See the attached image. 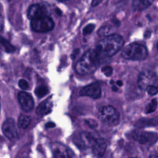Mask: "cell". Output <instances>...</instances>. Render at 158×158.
<instances>
[{"label": "cell", "instance_id": "1f68e13d", "mask_svg": "<svg viewBox=\"0 0 158 158\" xmlns=\"http://www.w3.org/2000/svg\"><path fill=\"white\" fill-rule=\"evenodd\" d=\"M116 84L118 86H122L123 85V83H122V81L121 80H117L116 81Z\"/></svg>", "mask_w": 158, "mask_h": 158}, {"label": "cell", "instance_id": "484cf974", "mask_svg": "<svg viewBox=\"0 0 158 158\" xmlns=\"http://www.w3.org/2000/svg\"><path fill=\"white\" fill-rule=\"evenodd\" d=\"M18 84H19V87L23 90H27L29 89V84L27 81V80H25L24 79H20L19 81Z\"/></svg>", "mask_w": 158, "mask_h": 158}, {"label": "cell", "instance_id": "d6986e66", "mask_svg": "<svg viewBox=\"0 0 158 158\" xmlns=\"http://www.w3.org/2000/svg\"><path fill=\"white\" fill-rule=\"evenodd\" d=\"M0 43L3 46L7 52H12L15 50V48L9 41L1 36H0Z\"/></svg>", "mask_w": 158, "mask_h": 158}, {"label": "cell", "instance_id": "7c38bea8", "mask_svg": "<svg viewBox=\"0 0 158 158\" xmlns=\"http://www.w3.org/2000/svg\"><path fill=\"white\" fill-rule=\"evenodd\" d=\"M52 152L54 158H72L70 151L67 147L59 143L52 144Z\"/></svg>", "mask_w": 158, "mask_h": 158}, {"label": "cell", "instance_id": "f546056e", "mask_svg": "<svg viewBox=\"0 0 158 158\" xmlns=\"http://www.w3.org/2000/svg\"><path fill=\"white\" fill-rule=\"evenodd\" d=\"M4 27V19L0 15V31L3 29Z\"/></svg>", "mask_w": 158, "mask_h": 158}, {"label": "cell", "instance_id": "4dcf8cb0", "mask_svg": "<svg viewBox=\"0 0 158 158\" xmlns=\"http://www.w3.org/2000/svg\"><path fill=\"white\" fill-rule=\"evenodd\" d=\"M78 52H79V49H76L73 51V54L71 55V57H72V59H74V58L75 57L76 55H77V54L78 53Z\"/></svg>", "mask_w": 158, "mask_h": 158}, {"label": "cell", "instance_id": "8d00e7d4", "mask_svg": "<svg viewBox=\"0 0 158 158\" xmlns=\"http://www.w3.org/2000/svg\"><path fill=\"white\" fill-rule=\"evenodd\" d=\"M60 1H65V0H60Z\"/></svg>", "mask_w": 158, "mask_h": 158}, {"label": "cell", "instance_id": "7402d4cb", "mask_svg": "<svg viewBox=\"0 0 158 158\" xmlns=\"http://www.w3.org/2000/svg\"><path fill=\"white\" fill-rule=\"evenodd\" d=\"M48 93V88L44 85H40L36 88L35 93L38 98H42Z\"/></svg>", "mask_w": 158, "mask_h": 158}, {"label": "cell", "instance_id": "f1b7e54d", "mask_svg": "<svg viewBox=\"0 0 158 158\" xmlns=\"http://www.w3.org/2000/svg\"><path fill=\"white\" fill-rule=\"evenodd\" d=\"M56 126V124L54 123V122H48L46 124V128H53Z\"/></svg>", "mask_w": 158, "mask_h": 158}, {"label": "cell", "instance_id": "8fae6325", "mask_svg": "<svg viewBox=\"0 0 158 158\" xmlns=\"http://www.w3.org/2000/svg\"><path fill=\"white\" fill-rule=\"evenodd\" d=\"M47 14L48 11L46 7L41 4L31 5L27 11L28 18L31 20L47 15Z\"/></svg>", "mask_w": 158, "mask_h": 158}, {"label": "cell", "instance_id": "d6a6232c", "mask_svg": "<svg viewBox=\"0 0 158 158\" xmlns=\"http://www.w3.org/2000/svg\"><path fill=\"white\" fill-rule=\"evenodd\" d=\"M112 91H117V89H118V88H117L116 86L113 85V86H112Z\"/></svg>", "mask_w": 158, "mask_h": 158}, {"label": "cell", "instance_id": "ffe728a7", "mask_svg": "<svg viewBox=\"0 0 158 158\" xmlns=\"http://www.w3.org/2000/svg\"><path fill=\"white\" fill-rule=\"evenodd\" d=\"M112 30H113L112 28L110 26L106 25V26H104V27H102L101 28H100L98 30L97 33L99 36L104 38L106 36H107L111 35Z\"/></svg>", "mask_w": 158, "mask_h": 158}, {"label": "cell", "instance_id": "ac0fdd59", "mask_svg": "<svg viewBox=\"0 0 158 158\" xmlns=\"http://www.w3.org/2000/svg\"><path fill=\"white\" fill-rule=\"evenodd\" d=\"M30 122H31L30 117L28 115H22L19 117L17 125L20 128L25 129L28 127L29 124L30 123Z\"/></svg>", "mask_w": 158, "mask_h": 158}, {"label": "cell", "instance_id": "cb8c5ba5", "mask_svg": "<svg viewBox=\"0 0 158 158\" xmlns=\"http://www.w3.org/2000/svg\"><path fill=\"white\" fill-rule=\"evenodd\" d=\"M101 71L106 77H109L113 73V69L110 65H106L102 67Z\"/></svg>", "mask_w": 158, "mask_h": 158}, {"label": "cell", "instance_id": "5b68a950", "mask_svg": "<svg viewBox=\"0 0 158 158\" xmlns=\"http://www.w3.org/2000/svg\"><path fill=\"white\" fill-rule=\"evenodd\" d=\"M54 27L53 20L48 15L41 17L31 21V28L37 32H46L51 31Z\"/></svg>", "mask_w": 158, "mask_h": 158}, {"label": "cell", "instance_id": "d590c367", "mask_svg": "<svg viewBox=\"0 0 158 158\" xmlns=\"http://www.w3.org/2000/svg\"><path fill=\"white\" fill-rule=\"evenodd\" d=\"M157 51H158V43H157Z\"/></svg>", "mask_w": 158, "mask_h": 158}, {"label": "cell", "instance_id": "52a82bcc", "mask_svg": "<svg viewBox=\"0 0 158 158\" xmlns=\"http://www.w3.org/2000/svg\"><path fill=\"white\" fill-rule=\"evenodd\" d=\"M131 136L133 139L143 144L148 143L149 144H154L158 138L157 135L155 133L142 131L137 130H133Z\"/></svg>", "mask_w": 158, "mask_h": 158}, {"label": "cell", "instance_id": "e0dca14e", "mask_svg": "<svg viewBox=\"0 0 158 158\" xmlns=\"http://www.w3.org/2000/svg\"><path fill=\"white\" fill-rule=\"evenodd\" d=\"M158 125V117L148 118H143L139 120L136 123V126L138 127H149L153 125Z\"/></svg>", "mask_w": 158, "mask_h": 158}, {"label": "cell", "instance_id": "836d02e7", "mask_svg": "<svg viewBox=\"0 0 158 158\" xmlns=\"http://www.w3.org/2000/svg\"><path fill=\"white\" fill-rule=\"evenodd\" d=\"M149 158H158V156L156 155V154H152L150 156Z\"/></svg>", "mask_w": 158, "mask_h": 158}, {"label": "cell", "instance_id": "ba28073f", "mask_svg": "<svg viewBox=\"0 0 158 158\" xmlns=\"http://www.w3.org/2000/svg\"><path fill=\"white\" fill-rule=\"evenodd\" d=\"M2 130L4 135L10 140L14 141L17 139L18 133L15 121L12 118L6 119L2 125Z\"/></svg>", "mask_w": 158, "mask_h": 158}, {"label": "cell", "instance_id": "4fadbf2b", "mask_svg": "<svg viewBox=\"0 0 158 158\" xmlns=\"http://www.w3.org/2000/svg\"><path fill=\"white\" fill-rule=\"evenodd\" d=\"M79 136L80 144L81 145V148H87L89 147H92L96 140V138L93 136V134L87 131L81 132Z\"/></svg>", "mask_w": 158, "mask_h": 158}, {"label": "cell", "instance_id": "603a6c76", "mask_svg": "<svg viewBox=\"0 0 158 158\" xmlns=\"http://www.w3.org/2000/svg\"><path fill=\"white\" fill-rule=\"evenodd\" d=\"M94 28H95L94 24H93V23H89V24H88V25H86V26L83 29V34L84 35H87L90 34V33L93 31V30L94 29Z\"/></svg>", "mask_w": 158, "mask_h": 158}, {"label": "cell", "instance_id": "44dd1931", "mask_svg": "<svg viewBox=\"0 0 158 158\" xmlns=\"http://www.w3.org/2000/svg\"><path fill=\"white\" fill-rule=\"evenodd\" d=\"M157 106V101L156 99H152L151 102L147 104L145 107L144 111L146 114H151L155 111Z\"/></svg>", "mask_w": 158, "mask_h": 158}, {"label": "cell", "instance_id": "4316f807", "mask_svg": "<svg viewBox=\"0 0 158 158\" xmlns=\"http://www.w3.org/2000/svg\"><path fill=\"white\" fill-rule=\"evenodd\" d=\"M85 122L91 128H95L98 125L97 122L94 120H93V119H86L85 120Z\"/></svg>", "mask_w": 158, "mask_h": 158}, {"label": "cell", "instance_id": "3957f363", "mask_svg": "<svg viewBox=\"0 0 158 158\" xmlns=\"http://www.w3.org/2000/svg\"><path fill=\"white\" fill-rule=\"evenodd\" d=\"M148 52L146 47L138 43H131L124 48L122 56L128 60H141L148 56Z\"/></svg>", "mask_w": 158, "mask_h": 158}, {"label": "cell", "instance_id": "30bf717a", "mask_svg": "<svg viewBox=\"0 0 158 158\" xmlns=\"http://www.w3.org/2000/svg\"><path fill=\"white\" fill-rule=\"evenodd\" d=\"M79 94L81 96H87L93 99H97L101 96V90L98 84L93 83L83 88L80 91Z\"/></svg>", "mask_w": 158, "mask_h": 158}, {"label": "cell", "instance_id": "83f0119b", "mask_svg": "<svg viewBox=\"0 0 158 158\" xmlns=\"http://www.w3.org/2000/svg\"><path fill=\"white\" fill-rule=\"evenodd\" d=\"M102 1V0H93L92 2H91V5L92 6L94 7L98 6L99 4H100L101 2Z\"/></svg>", "mask_w": 158, "mask_h": 158}, {"label": "cell", "instance_id": "f35d334b", "mask_svg": "<svg viewBox=\"0 0 158 158\" xmlns=\"http://www.w3.org/2000/svg\"><path fill=\"white\" fill-rule=\"evenodd\" d=\"M131 158H135V157H131Z\"/></svg>", "mask_w": 158, "mask_h": 158}, {"label": "cell", "instance_id": "74e56055", "mask_svg": "<svg viewBox=\"0 0 158 158\" xmlns=\"http://www.w3.org/2000/svg\"><path fill=\"white\" fill-rule=\"evenodd\" d=\"M0 109H1V104H0Z\"/></svg>", "mask_w": 158, "mask_h": 158}, {"label": "cell", "instance_id": "2e32d148", "mask_svg": "<svg viewBox=\"0 0 158 158\" xmlns=\"http://www.w3.org/2000/svg\"><path fill=\"white\" fill-rule=\"evenodd\" d=\"M154 0H133L132 6L134 10L141 11L149 7Z\"/></svg>", "mask_w": 158, "mask_h": 158}, {"label": "cell", "instance_id": "d4e9b609", "mask_svg": "<svg viewBox=\"0 0 158 158\" xmlns=\"http://www.w3.org/2000/svg\"><path fill=\"white\" fill-rule=\"evenodd\" d=\"M148 93L150 95H155L158 93V87L155 85H151L147 87L146 89Z\"/></svg>", "mask_w": 158, "mask_h": 158}, {"label": "cell", "instance_id": "7a4b0ae2", "mask_svg": "<svg viewBox=\"0 0 158 158\" xmlns=\"http://www.w3.org/2000/svg\"><path fill=\"white\" fill-rule=\"evenodd\" d=\"M100 59L101 58L95 49L87 51L77 63L76 72L80 75H88L93 73L99 66Z\"/></svg>", "mask_w": 158, "mask_h": 158}, {"label": "cell", "instance_id": "6da1fadb", "mask_svg": "<svg viewBox=\"0 0 158 158\" xmlns=\"http://www.w3.org/2000/svg\"><path fill=\"white\" fill-rule=\"evenodd\" d=\"M123 44L124 41L121 35L111 34L100 40L94 49L101 59L109 57L118 52Z\"/></svg>", "mask_w": 158, "mask_h": 158}, {"label": "cell", "instance_id": "277c9868", "mask_svg": "<svg viewBox=\"0 0 158 158\" xmlns=\"http://www.w3.org/2000/svg\"><path fill=\"white\" fill-rule=\"evenodd\" d=\"M98 117L104 123L109 125H117L119 122V113L111 106L101 107L98 111Z\"/></svg>", "mask_w": 158, "mask_h": 158}, {"label": "cell", "instance_id": "9c48e42d", "mask_svg": "<svg viewBox=\"0 0 158 158\" xmlns=\"http://www.w3.org/2000/svg\"><path fill=\"white\" fill-rule=\"evenodd\" d=\"M19 102L22 109L25 112L31 110L34 107V101L29 93L27 92H20L18 95Z\"/></svg>", "mask_w": 158, "mask_h": 158}, {"label": "cell", "instance_id": "8992f818", "mask_svg": "<svg viewBox=\"0 0 158 158\" xmlns=\"http://www.w3.org/2000/svg\"><path fill=\"white\" fill-rule=\"evenodd\" d=\"M138 85L142 90H146L148 86L157 84L156 75L150 70H143L141 72L138 77Z\"/></svg>", "mask_w": 158, "mask_h": 158}, {"label": "cell", "instance_id": "9a60e30c", "mask_svg": "<svg viewBox=\"0 0 158 158\" xmlns=\"http://www.w3.org/2000/svg\"><path fill=\"white\" fill-rule=\"evenodd\" d=\"M52 96H49L48 99L41 102L36 108V112L38 115H44L51 112L52 109Z\"/></svg>", "mask_w": 158, "mask_h": 158}, {"label": "cell", "instance_id": "5bb4252c", "mask_svg": "<svg viewBox=\"0 0 158 158\" xmlns=\"http://www.w3.org/2000/svg\"><path fill=\"white\" fill-rule=\"evenodd\" d=\"M107 146V142L104 139H96L94 143L92 146V150L94 154L98 157L104 155Z\"/></svg>", "mask_w": 158, "mask_h": 158}, {"label": "cell", "instance_id": "e575fe53", "mask_svg": "<svg viewBox=\"0 0 158 158\" xmlns=\"http://www.w3.org/2000/svg\"><path fill=\"white\" fill-rule=\"evenodd\" d=\"M110 84H113V83H114V81L112 80H110Z\"/></svg>", "mask_w": 158, "mask_h": 158}]
</instances>
